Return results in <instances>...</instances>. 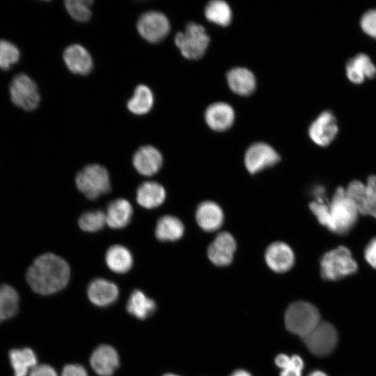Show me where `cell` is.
<instances>
[{
    "mask_svg": "<svg viewBox=\"0 0 376 376\" xmlns=\"http://www.w3.org/2000/svg\"><path fill=\"white\" fill-rule=\"evenodd\" d=\"M207 125L215 131H224L231 127L235 118L233 108L224 102L210 105L205 113Z\"/></svg>",
    "mask_w": 376,
    "mask_h": 376,
    "instance_id": "cell-19",
    "label": "cell"
},
{
    "mask_svg": "<svg viewBox=\"0 0 376 376\" xmlns=\"http://www.w3.org/2000/svg\"><path fill=\"white\" fill-rule=\"evenodd\" d=\"M312 194L315 197V201L326 202V190L321 185L315 186L312 191Z\"/></svg>",
    "mask_w": 376,
    "mask_h": 376,
    "instance_id": "cell-40",
    "label": "cell"
},
{
    "mask_svg": "<svg viewBox=\"0 0 376 376\" xmlns=\"http://www.w3.org/2000/svg\"><path fill=\"white\" fill-rule=\"evenodd\" d=\"M184 230L183 224L178 218L165 215L158 219L155 233L158 240L175 241L182 237Z\"/></svg>",
    "mask_w": 376,
    "mask_h": 376,
    "instance_id": "cell-26",
    "label": "cell"
},
{
    "mask_svg": "<svg viewBox=\"0 0 376 376\" xmlns=\"http://www.w3.org/2000/svg\"><path fill=\"white\" fill-rule=\"evenodd\" d=\"M166 198V191L162 185L153 181L141 183L136 190L138 203L147 209L157 207L162 205Z\"/></svg>",
    "mask_w": 376,
    "mask_h": 376,
    "instance_id": "cell-22",
    "label": "cell"
},
{
    "mask_svg": "<svg viewBox=\"0 0 376 376\" xmlns=\"http://www.w3.org/2000/svg\"><path fill=\"white\" fill-rule=\"evenodd\" d=\"M364 257L367 263L376 269V237L373 238L366 246Z\"/></svg>",
    "mask_w": 376,
    "mask_h": 376,
    "instance_id": "cell-37",
    "label": "cell"
},
{
    "mask_svg": "<svg viewBox=\"0 0 376 376\" xmlns=\"http://www.w3.org/2000/svg\"><path fill=\"white\" fill-rule=\"evenodd\" d=\"M304 366L303 359L298 355H292L289 366L281 370L280 376H302Z\"/></svg>",
    "mask_w": 376,
    "mask_h": 376,
    "instance_id": "cell-35",
    "label": "cell"
},
{
    "mask_svg": "<svg viewBox=\"0 0 376 376\" xmlns=\"http://www.w3.org/2000/svg\"><path fill=\"white\" fill-rule=\"evenodd\" d=\"M19 295L10 285L0 286V323L15 315L18 310Z\"/></svg>",
    "mask_w": 376,
    "mask_h": 376,
    "instance_id": "cell-30",
    "label": "cell"
},
{
    "mask_svg": "<svg viewBox=\"0 0 376 376\" xmlns=\"http://www.w3.org/2000/svg\"><path fill=\"white\" fill-rule=\"evenodd\" d=\"M90 363L97 375L111 376L119 366L118 354L113 347L101 345L92 353Z\"/></svg>",
    "mask_w": 376,
    "mask_h": 376,
    "instance_id": "cell-17",
    "label": "cell"
},
{
    "mask_svg": "<svg viewBox=\"0 0 376 376\" xmlns=\"http://www.w3.org/2000/svg\"><path fill=\"white\" fill-rule=\"evenodd\" d=\"M345 191L359 213L376 218L375 175H370L366 185L359 180H353L348 185Z\"/></svg>",
    "mask_w": 376,
    "mask_h": 376,
    "instance_id": "cell-8",
    "label": "cell"
},
{
    "mask_svg": "<svg viewBox=\"0 0 376 376\" xmlns=\"http://www.w3.org/2000/svg\"><path fill=\"white\" fill-rule=\"evenodd\" d=\"M236 247L233 236L228 232H221L209 246L208 258L217 266H226L232 262Z\"/></svg>",
    "mask_w": 376,
    "mask_h": 376,
    "instance_id": "cell-12",
    "label": "cell"
},
{
    "mask_svg": "<svg viewBox=\"0 0 376 376\" xmlns=\"http://www.w3.org/2000/svg\"><path fill=\"white\" fill-rule=\"evenodd\" d=\"M280 160L276 151L265 143L251 145L246 152L244 164L247 171L253 174L276 164Z\"/></svg>",
    "mask_w": 376,
    "mask_h": 376,
    "instance_id": "cell-11",
    "label": "cell"
},
{
    "mask_svg": "<svg viewBox=\"0 0 376 376\" xmlns=\"http://www.w3.org/2000/svg\"><path fill=\"white\" fill-rule=\"evenodd\" d=\"M205 15L208 21L223 26L228 25L232 19L230 6L220 0L210 1L205 7Z\"/></svg>",
    "mask_w": 376,
    "mask_h": 376,
    "instance_id": "cell-31",
    "label": "cell"
},
{
    "mask_svg": "<svg viewBox=\"0 0 376 376\" xmlns=\"http://www.w3.org/2000/svg\"><path fill=\"white\" fill-rule=\"evenodd\" d=\"M346 72L351 81L359 84L366 77H374L376 75V67L367 55L359 54L348 61Z\"/></svg>",
    "mask_w": 376,
    "mask_h": 376,
    "instance_id": "cell-24",
    "label": "cell"
},
{
    "mask_svg": "<svg viewBox=\"0 0 376 376\" xmlns=\"http://www.w3.org/2000/svg\"><path fill=\"white\" fill-rule=\"evenodd\" d=\"M61 376H88L86 369L79 364H68L63 368Z\"/></svg>",
    "mask_w": 376,
    "mask_h": 376,
    "instance_id": "cell-38",
    "label": "cell"
},
{
    "mask_svg": "<svg viewBox=\"0 0 376 376\" xmlns=\"http://www.w3.org/2000/svg\"><path fill=\"white\" fill-rule=\"evenodd\" d=\"M65 8L69 15L79 22H86L91 17V0H68L64 2Z\"/></svg>",
    "mask_w": 376,
    "mask_h": 376,
    "instance_id": "cell-32",
    "label": "cell"
},
{
    "mask_svg": "<svg viewBox=\"0 0 376 376\" xmlns=\"http://www.w3.org/2000/svg\"><path fill=\"white\" fill-rule=\"evenodd\" d=\"M11 102L17 107L28 111L35 110L40 104V95L34 80L28 75H15L9 85Z\"/></svg>",
    "mask_w": 376,
    "mask_h": 376,
    "instance_id": "cell-7",
    "label": "cell"
},
{
    "mask_svg": "<svg viewBox=\"0 0 376 376\" xmlns=\"http://www.w3.org/2000/svg\"><path fill=\"white\" fill-rule=\"evenodd\" d=\"M163 162L161 152L154 146L146 145L134 154L132 163L139 173L150 176L159 171Z\"/></svg>",
    "mask_w": 376,
    "mask_h": 376,
    "instance_id": "cell-16",
    "label": "cell"
},
{
    "mask_svg": "<svg viewBox=\"0 0 376 376\" xmlns=\"http://www.w3.org/2000/svg\"><path fill=\"white\" fill-rule=\"evenodd\" d=\"M308 132L311 139L318 146L329 145L338 132L334 116L328 111L322 112L311 124Z\"/></svg>",
    "mask_w": 376,
    "mask_h": 376,
    "instance_id": "cell-14",
    "label": "cell"
},
{
    "mask_svg": "<svg viewBox=\"0 0 376 376\" xmlns=\"http://www.w3.org/2000/svg\"><path fill=\"white\" fill-rule=\"evenodd\" d=\"M265 258L268 267L277 273H284L290 269L295 263V255L289 245L282 242H275L265 251Z\"/></svg>",
    "mask_w": 376,
    "mask_h": 376,
    "instance_id": "cell-13",
    "label": "cell"
},
{
    "mask_svg": "<svg viewBox=\"0 0 376 376\" xmlns=\"http://www.w3.org/2000/svg\"><path fill=\"white\" fill-rule=\"evenodd\" d=\"M19 48L9 40L0 39V69L7 70L20 58Z\"/></svg>",
    "mask_w": 376,
    "mask_h": 376,
    "instance_id": "cell-34",
    "label": "cell"
},
{
    "mask_svg": "<svg viewBox=\"0 0 376 376\" xmlns=\"http://www.w3.org/2000/svg\"><path fill=\"white\" fill-rule=\"evenodd\" d=\"M359 212L347 196L345 189H336L329 205V217L326 227L336 234L343 235L351 230L358 218Z\"/></svg>",
    "mask_w": 376,
    "mask_h": 376,
    "instance_id": "cell-2",
    "label": "cell"
},
{
    "mask_svg": "<svg viewBox=\"0 0 376 376\" xmlns=\"http://www.w3.org/2000/svg\"><path fill=\"white\" fill-rule=\"evenodd\" d=\"M87 294L90 301L98 306H107L118 297L117 285L105 279L93 280L88 286Z\"/></svg>",
    "mask_w": 376,
    "mask_h": 376,
    "instance_id": "cell-18",
    "label": "cell"
},
{
    "mask_svg": "<svg viewBox=\"0 0 376 376\" xmlns=\"http://www.w3.org/2000/svg\"><path fill=\"white\" fill-rule=\"evenodd\" d=\"M198 226L207 232L219 229L224 222V213L219 205L210 201L201 203L196 212Z\"/></svg>",
    "mask_w": 376,
    "mask_h": 376,
    "instance_id": "cell-20",
    "label": "cell"
},
{
    "mask_svg": "<svg viewBox=\"0 0 376 376\" xmlns=\"http://www.w3.org/2000/svg\"><path fill=\"white\" fill-rule=\"evenodd\" d=\"M290 362V357L285 354H280L275 358L276 365L281 370L287 368Z\"/></svg>",
    "mask_w": 376,
    "mask_h": 376,
    "instance_id": "cell-41",
    "label": "cell"
},
{
    "mask_svg": "<svg viewBox=\"0 0 376 376\" xmlns=\"http://www.w3.org/2000/svg\"><path fill=\"white\" fill-rule=\"evenodd\" d=\"M136 28L139 35L147 42L157 43L167 36L171 26L169 20L164 13L151 10L139 17Z\"/></svg>",
    "mask_w": 376,
    "mask_h": 376,
    "instance_id": "cell-10",
    "label": "cell"
},
{
    "mask_svg": "<svg viewBox=\"0 0 376 376\" xmlns=\"http://www.w3.org/2000/svg\"><path fill=\"white\" fill-rule=\"evenodd\" d=\"M106 224V214L102 210L87 211L80 216L78 221L80 228L86 232L97 231Z\"/></svg>",
    "mask_w": 376,
    "mask_h": 376,
    "instance_id": "cell-33",
    "label": "cell"
},
{
    "mask_svg": "<svg viewBox=\"0 0 376 376\" xmlns=\"http://www.w3.org/2000/svg\"><path fill=\"white\" fill-rule=\"evenodd\" d=\"M77 189L88 199L95 200L111 190L107 170L99 164H89L77 175Z\"/></svg>",
    "mask_w": 376,
    "mask_h": 376,
    "instance_id": "cell-5",
    "label": "cell"
},
{
    "mask_svg": "<svg viewBox=\"0 0 376 376\" xmlns=\"http://www.w3.org/2000/svg\"><path fill=\"white\" fill-rule=\"evenodd\" d=\"M105 261L111 271L118 274L128 272L133 264L130 251L125 246L120 244L112 245L107 249Z\"/></svg>",
    "mask_w": 376,
    "mask_h": 376,
    "instance_id": "cell-25",
    "label": "cell"
},
{
    "mask_svg": "<svg viewBox=\"0 0 376 376\" xmlns=\"http://www.w3.org/2000/svg\"><path fill=\"white\" fill-rule=\"evenodd\" d=\"M308 376H327V375L321 370H314L310 373Z\"/></svg>",
    "mask_w": 376,
    "mask_h": 376,
    "instance_id": "cell-43",
    "label": "cell"
},
{
    "mask_svg": "<svg viewBox=\"0 0 376 376\" xmlns=\"http://www.w3.org/2000/svg\"><path fill=\"white\" fill-rule=\"evenodd\" d=\"M70 267L62 258L47 253L38 256L26 272V281L31 289L40 295H51L66 286Z\"/></svg>",
    "mask_w": 376,
    "mask_h": 376,
    "instance_id": "cell-1",
    "label": "cell"
},
{
    "mask_svg": "<svg viewBox=\"0 0 376 376\" xmlns=\"http://www.w3.org/2000/svg\"><path fill=\"white\" fill-rule=\"evenodd\" d=\"M132 212V207L127 200L116 199L107 208L106 223L111 228H123L130 222Z\"/></svg>",
    "mask_w": 376,
    "mask_h": 376,
    "instance_id": "cell-21",
    "label": "cell"
},
{
    "mask_svg": "<svg viewBox=\"0 0 376 376\" xmlns=\"http://www.w3.org/2000/svg\"><path fill=\"white\" fill-rule=\"evenodd\" d=\"M357 269V263L350 251L344 246L327 251L320 260L321 275L328 281H337L352 275Z\"/></svg>",
    "mask_w": 376,
    "mask_h": 376,
    "instance_id": "cell-4",
    "label": "cell"
},
{
    "mask_svg": "<svg viewBox=\"0 0 376 376\" xmlns=\"http://www.w3.org/2000/svg\"><path fill=\"white\" fill-rule=\"evenodd\" d=\"M308 350L314 355L324 357L336 347L338 333L329 322L321 321L310 333L302 338Z\"/></svg>",
    "mask_w": 376,
    "mask_h": 376,
    "instance_id": "cell-9",
    "label": "cell"
},
{
    "mask_svg": "<svg viewBox=\"0 0 376 376\" xmlns=\"http://www.w3.org/2000/svg\"><path fill=\"white\" fill-rule=\"evenodd\" d=\"M9 358L15 376H26L37 365L36 356L30 348L12 350Z\"/></svg>",
    "mask_w": 376,
    "mask_h": 376,
    "instance_id": "cell-29",
    "label": "cell"
},
{
    "mask_svg": "<svg viewBox=\"0 0 376 376\" xmlns=\"http://www.w3.org/2000/svg\"><path fill=\"white\" fill-rule=\"evenodd\" d=\"M227 81L230 88L242 96L251 95L256 88L253 74L246 68H235L227 73Z\"/></svg>",
    "mask_w": 376,
    "mask_h": 376,
    "instance_id": "cell-23",
    "label": "cell"
},
{
    "mask_svg": "<svg viewBox=\"0 0 376 376\" xmlns=\"http://www.w3.org/2000/svg\"><path fill=\"white\" fill-rule=\"evenodd\" d=\"M127 311L132 315L143 320L151 315L155 308V301L139 290H134L127 303Z\"/></svg>",
    "mask_w": 376,
    "mask_h": 376,
    "instance_id": "cell-28",
    "label": "cell"
},
{
    "mask_svg": "<svg viewBox=\"0 0 376 376\" xmlns=\"http://www.w3.org/2000/svg\"><path fill=\"white\" fill-rule=\"evenodd\" d=\"M163 376H179V375L172 374V373H168V374L164 375Z\"/></svg>",
    "mask_w": 376,
    "mask_h": 376,
    "instance_id": "cell-44",
    "label": "cell"
},
{
    "mask_svg": "<svg viewBox=\"0 0 376 376\" xmlns=\"http://www.w3.org/2000/svg\"><path fill=\"white\" fill-rule=\"evenodd\" d=\"M29 376H58L52 366L47 364L36 365L29 373Z\"/></svg>",
    "mask_w": 376,
    "mask_h": 376,
    "instance_id": "cell-39",
    "label": "cell"
},
{
    "mask_svg": "<svg viewBox=\"0 0 376 376\" xmlns=\"http://www.w3.org/2000/svg\"><path fill=\"white\" fill-rule=\"evenodd\" d=\"M284 320L286 329L301 338L321 322L318 308L312 304L304 301L291 304L285 313Z\"/></svg>",
    "mask_w": 376,
    "mask_h": 376,
    "instance_id": "cell-3",
    "label": "cell"
},
{
    "mask_svg": "<svg viewBox=\"0 0 376 376\" xmlns=\"http://www.w3.org/2000/svg\"><path fill=\"white\" fill-rule=\"evenodd\" d=\"M361 26L367 34L376 38V10H369L363 15Z\"/></svg>",
    "mask_w": 376,
    "mask_h": 376,
    "instance_id": "cell-36",
    "label": "cell"
},
{
    "mask_svg": "<svg viewBox=\"0 0 376 376\" xmlns=\"http://www.w3.org/2000/svg\"><path fill=\"white\" fill-rule=\"evenodd\" d=\"M230 376H251V375L244 370H237Z\"/></svg>",
    "mask_w": 376,
    "mask_h": 376,
    "instance_id": "cell-42",
    "label": "cell"
},
{
    "mask_svg": "<svg viewBox=\"0 0 376 376\" xmlns=\"http://www.w3.org/2000/svg\"><path fill=\"white\" fill-rule=\"evenodd\" d=\"M63 58L68 69L72 73L86 75L93 67V61L88 51L82 45L73 44L66 47Z\"/></svg>",
    "mask_w": 376,
    "mask_h": 376,
    "instance_id": "cell-15",
    "label": "cell"
},
{
    "mask_svg": "<svg viewBox=\"0 0 376 376\" xmlns=\"http://www.w3.org/2000/svg\"><path fill=\"white\" fill-rule=\"evenodd\" d=\"M174 41L184 57L196 60L204 55L210 37L203 26L190 22L187 24L185 31L175 35Z\"/></svg>",
    "mask_w": 376,
    "mask_h": 376,
    "instance_id": "cell-6",
    "label": "cell"
},
{
    "mask_svg": "<svg viewBox=\"0 0 376 376\" xmlns=\"http://www.w3.org/2000/svg\"><path fill=\"white\" fill-rule=\"evenodd\" d=\"M153 104L154 95L151 89L144 84H140L134 89L127 107L132 113L141 116L148 113Z\"/></svg>",
    "mask_w": 376,
    "mask_h": 376,
    "instance_id": "cell-27",
    "label": "cell"
}]
</instances>
